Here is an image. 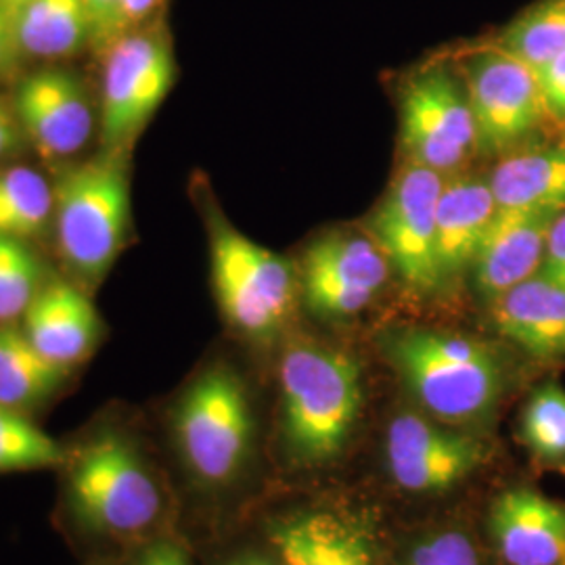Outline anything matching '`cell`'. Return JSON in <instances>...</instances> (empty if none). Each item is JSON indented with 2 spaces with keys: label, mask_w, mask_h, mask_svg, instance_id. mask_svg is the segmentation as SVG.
I'll use <instances>...</instances> for the list:
<instances>
[{
  "label": "cell",
  "mask_w": 565,
  "mask_h": 565,
  "mask_svg": "<svg viewBox=\"0 0 565 565\" xmlns=\"http://www.w3.org/2000/svg\"><path fill=\"white\" fill-rule=\"evenodd\" d=\"M67 375L70 369L46 361L21 327L0 323V406L23 413L49 401Z\"/></svg>",
  "instance_id": "obj_22"
},
{
  "label": "cell",
  "mask_w": 565,
  "mask_h": 565,
  "mask_svg": "<svg viewBox=\"0 0 565 565\" xmlns=\"http://www.w3.org/2000/svg\"><path fill=\"white\" fill-rule=\"evenodd\" d=\"M497 212L488 179H446L436 216V247L445 285L473 266Z\"/></svg>",
  "instance_id": "obj_19"
},
{
  "label": "cell",
  "mask_w": 565,
  "mask_h": 565,
  "mask_svg": "<svg viewBox=\"0 0 565 565\" xmlns=\"http://www.w3.org/2000/svg\"><path fill=\"white\" fill-rule=\"evenodd\" d=\"M401 145L406 162L455 177L480 153L478 126L463 76L446 63L413 74L401 95Z\"/></svg>",
  "instance_id": "obj_8"
},
{
  "label": "cell",
  "mask_w": 565,
  "mask_h": 565,
  "mask_svg": "<svg viewBox=\"0 0 565 565\" xmlns=\"http://www.w3.org/2000/svg\"><path fill=\"white\" fill-rule=\"evenodd\" d=\"M557 214L499 210L473 260V281L492 302L541 273L548 228Z\"/></svg>",
  "instance_id": "obj_17"
},
{
  "label": "cell",
  "mask_w": 565,
  "mask_h": 565,
  "mask_svg": "<svg viewBox=\"0 0 565 565\" xmlns=\"http://www.w3.org/2000/svg\"><path fill=\"white\" fill-rule=\"evenodd\" d=\"M124 160V151H105L63 172L53 186L61 258L82 281H102L126 245L132 203Z\"/></svg>",
  "instance_id": "obj_4"
},
{
  "label": "cell",
  "mask_w": 565,
  "mask_h": 565,
  "mask_svg": "<svg viewBox=\"0 0 565 565\" xmlns=\"http://www.w3.org/2000/svg\"><path fill=\"white\" fill-rule=\"evenodd\" d=\"M446 177L404 163L373 216V239L401 281L417 296L445 287L436 247V216Z\"/></svg>",
  "instance_id": "obj_10"
},
{
  "label": "cell",
  "mask_w": 565,
  "mask_h": 565,
  "mask_svg": "<svg viewBox=\"0 0 565 565\" xmlns=\"http://www.w3.org/2000/svg\"><path fill=\"white\" fill-rule=\"evenodd\" d=\"M15 118L23 139L44 158L78 153L95 130V111L81 78L61 67L25 76L15 93Z\"/></svg>",
  "instance_id": "obj_13"
},
{
  "label": "cell",
  "mask_w": 565,
  "mask_h": 565,
  "mask_svg": "<svg viewBox=\"0 0 565 565\" xmlns=\"http://www.w3.org/2000/svg\"><path fill=\"white\" fill-rule=\"evenodd\" d=\"M539 275L565 287V210L559 212L551 223L548 237H546L545 258Z\"/></svg>",
  "instance_id": "obj_31"
},
{
  "label": "cell",
  "mask_w": 565,
  "mask_h": 565,
  "mask_svg": "<svg viewBox=\"0 0 565 565\" xmlns=\"http://www.w3.org/2000/svg\"><path fill=\"white\" fill-rule=\"evenodd\" d=\"M497 42L532 70L565 51V0H539L511 21Z\"/></svg>",
  "instance_id": "obj_24"
},
{
  "label": "cell",
  "mask_w": 565,
  "mask_h": 565,
  "mask_svg": "<svg viewBox=\"0 0 565 565\" xmlns=\"http://www.w3.org/2000/svg\"><path fill=\"white\" fill-rule=\"evenodd\" d=\"M28 0H0V7L2 9H7L13 18L20 13L21 9H23V4H25Z\"/></svg>",
  "instance_id": "obj_37"
},
{
  "label": "cell",
  "mask_w": 565,
  "mask_h": 565,
  "mask_svg": "<svg viewBox=\"0 0 565 565\" xmlns=\"http://www.w3.org/2000/svg\"><path fill=\"white\" fill-rule=\"evenodd\" d=\"M20 57L15 18L7 9L0 7V76L7 74Z\"/></svg>",
  "instance_id": "obj_33"
},
{
  "label": "cell",
  "mask_w": 565,
  "mask_h": 565,
  "mask_svg": "<svg viewBox=\"0 0 565 565\" xmlns=\"http://www.w3.org/2000/svg\"><path fill=\"white\" fill-rule=\"evenodd\" d=\"M174 438L189 473L207 488L231 484L247 463L254 417L242 380L212 366L186 387L174 413Z\"/></svg>",
  "instance_id": "obj_5"
},
{
  "label": "cell",
  "mask_w": 565,
  "mask_h": 565,
  "mask_svg": "<svg viewBox=\"0 0 565 565\" xmlns=\"http://www.w3.org/2000/svg\"><path fill=\"white\" fill-rule=\"evenodd\" d=\"M226 565H281L277 559L264 557V555H256V553H245L235 559H231Z\"/></svg>",
  "instance_id": "obj_36"
},
{
  "label": "cell",
  "mask_w": 565,
  "mask_h": 565,
  "mask_svg": "<svg viewBox=\"0 0 565 565\" xmlns=\"http://www.w3.org/2000/svg\"><path fill=\"white\" fill-rule=\"evenodd\" d=\"M84 2L93 23V46L103 53L111 42L126 32L120 0H84Z\"/></svg>",
  "instance_id": "obj_30"
},
{
  "label": "cell",
  "mask_w": 565,
  "mask_h": 565,
  "mask_svg": "<svg viewBox=\"0 0 565 565\" xmlns=\"http://www.w3.org/2000/svg\"><path fill=\"white\" fill-rule=\"evenodd\" d=\"M99 128L105 151H124L166 102L177 65L170 39L147 23L120 34L105 51Z\"/></svg>",
  "instance_id": "obj_7"
},
{
  "label": "cell",
  "mask_w": 565,
  "mask_h": 565,
  "mask_svg": "<svg viewBox=\"0 0 565 565\" xmlns=\"http://www.w3.org/2000/svg\"><path fill=\"white\" fill-rule=\"evenodd\" d=\"M55 189L34 168L0 170V235L30 239L53 218Z\"/></svg>",
  "instance_id": "obj_23"
},
{
  "label": "cell",
  "mask_w": 565,
  "mask_h": 565,
  "mask_svg": "<svg viewBox=\"0 0 565 565\" xmlns=\"http://www.w3.org/2000/svg\"><path fill=\"white\" fill-rule=\"evenodd\" d=\"M23 333L42 356L70 369L86 361L102 338V317L70 281H46L23 312Z\"/></svg>",
  "instance_id": "obj_15"
},
{
  "label": "cell",
  "mask_w": 565,
  "mask_h": 565,
  "mask_svg": "<svg viewBox=\"0 0 565 565\" xmlns=\"http://www.w3.org/2000/svg\"><path fill=\"white\" fill-rule=\"evenodd\" d=\"M166 0H120L121 18L126 30L153 23L163 9Z\"/></svg>",
  "instance_id": "obj_34"
},
{
  "label": "cell",
  "mask_w": 565,
  "mask_h": 565,
  "mask_svg": "<svg viewBox=\"0 0 565 565\" xmlns=\"http://www.w3.org/2000/svg\"><path fill=\"white\" fill-rule=\"evenodd\" d=\"M463 81L484 156L524 147L548 118L534 70L497 41L467 57Z\"/></svg>",
  "instance_id": "obj_9"
},
{
  "label": "cell",
  "mask_w": 565,
  "mask_h": 565,
  "mask_svg": "<svg viewBox=\"0 0 565 565\" xmlns=\"http://www.w3.org/2000/svg\"><path fill=\"white\" fill-rule=\"evenodd\" d=\"M268 539L281 565H380L375 532L354 511L302 509L273 522Z\"/></svg>",
  "instance_id": "obj_14"
},
{
  "label": "cell",
  "mask_w": 565,
  "mask_h": 565,
  "mask_svg": "<svg viewBox=\"0 0 565 565\" xmlns=\"http://www.w3.org/2000/svg\"><path fill=\"white\" fill-rule=\"evenodd\" d=\"M15 34L21 57L67 60L93 44V23L84 0H28Z\"/></svg>",
  "instance_id": "obj_21"
},
{
  "label": "cell",
  "mask_w": 565,
  "mask_h": 565,
  "mask_svg": "<svg viewBox=\"0 0 565 565\" xmlns=\"http://www.w3.org/2000/svg\"><path fill=\"white\" fill-rule=\"evenodd\" d=\"M390 270V260L373 237L361 233L324 235L303 254V298L317 317H354L380 296Z\"/></svg>",
  "instance_id": "obj_11"
},
{
  "label": "cell",
  "mask_w": 565,
  "mask_h": 565,
  "mask_svg": "<svg viewBox=\"0 0 565 565\" xmlns=\"http://www.w3.org/2000/svg\"><path fill=\"white\" fill-rule=\"evenodd\" d=\"M65 499L82 532L132 543L160 522L163 494L141 446L120 429H103L67 450Z\"/></svg>",
  "instance_id": "obj_1"
},
{
  "label": "cell",
  "mask_w": 565,
  "mask_h": 565,
  "mask_svg": "<svg viewBox=\"0 0 565 565\" xmlns=\"http://www.w3.org/2000/svg\"><path fill=\"white\" fill-rule=\"evenodd\" d=\"M210 249L212 281L224 319L249 340H273L296 308V268L221 221L212 224Z\"/></svg>",
  "instance_id": "obj_6"
},
{
  "label": "cell",
  "mask_w": 565,
  "mask_h": 565,
  "mask_svg": "<svg viewBox=\"0 0 565 565\" xmlns=\"http://www.w3.org/2000/svg\"><path fill=\"white\" fill-rule=\"evenodd\" d=\"M522 440L543 463H565V390L559 384L539 387L522 415Z\"/></svg>",
  "instance_id": "obj_27"
},
{
  "label": "cell",
  "mask_w": 565,
  "mask_h": 565,
  "mask_svg": "<svg viewBox=\"0 0 565 565\" xmlns=\"http://www.w3.org/2000/svg\"><path fill=\"white\" fill-rule=\"evenodd\" d=\"M404 565H484L480 546L461 530H443L422 539Z\"/></svg>",
  "instance_id": "obj_28"
},
{
  "label": "cell",
  "mask_w": 565,
  "mask_h": 565,
  "mask_svg": "<svg viewBox=\"0 0 565 565\" xmlns=\"http://www.w3.org/2000/svg\"><path fill=\"white\" fill-rule=\"evenodd\" d=\"M135 565H191V559L181 543L156 539L142 548Z\"/></svg>",
  "instance_id": "obj_32"
},
{
  "label": "cell",
  "mask_w": 565,
  "mask_h": 565,
  "mask_svg": "<svg viewBox=\"0 0 565 565\" xmlns=\"http://www.w3.org/2000/svg\"><path fill=\"white\" fill-rule=\"evenodd\" d=\"M488 446L415 413H401L385 434V465L394 484L429 494L461 484L486 461Z\"/></svg>",
  "instance_id": "obj_12"
},
{
  "label": "cell",
  "mask_w": 565,
  "mask_h": 565,
  "mask_svg": "<svg viewBox=\"0 0 565 565\" xmlns=\"http://www.w3.org/2000/svg\"><path fill=\"white\" fill-rule=\"evenodd\" d=\"M490 534L507 565H565V505L511 488L490 509Z\"/></svg>",
  "instance_id": "obj_16"
},
{
  "label": "cell",
  "mask_w": 565,
  "mask_h": 565,
  "mask_svg": "<svg viewBox=\"0 0 565 565\" xmlns=\"http://www.w3.org/2000/svg\"><path fill=\"white\" fill-rule=\"evenodd\" d=\"M494 329L536 359H565V287L543 275L490 302Z\"/></svg>",
  "instance_id": "obj_18"
},
{
  "label": "cell",
  "mask_w": 565,
  "mask_h": 565,
  "mask_svg": "<svg viewBox=\"0 0 565 565\" xmlns=\"http://www.w3.org/2000/svg\"><path fill=\"white\" fill-rule=\"evenodd\" d=\"M67 448L44 434L21 411L0 406V473L63 467Z\"/></svg>",
  "instance_id": "obj_25"
},
{
  "label": "cell",
  "mask_w": 565,
  "mask_h": 565,
  "mask_svg": "<svg viewBox=\"0 0 565 565\" xmlns=\"http://www.w3.org/2000/svg\"><path fill=\"white\" fill-rule=\"evenodd\" d=\"M499 210H565V145H524L501 156L488 177Z\"/></svg>",
  "instance_id": "obj_20"
},
{
  "label": "cell",
  "mask_w": 565,
  "mask_h": 565,
  "mask_svg": "<svg viewBox=\"0 0 565 565\" xmlns=\"http://www.w3.org/2000/svg\"><path fill=\"white\" fill-rule=\"evenodd\" d=\"M21 139L23 135L20 121L15 118V109L0 99V160L13 153L20 147Z\"/></svg>",
  "instance_id": "obj_35"
},
{
  "label": "cell",
  "mask_w": 565,
  "mask_h": 565,
  "mask_svg": "<svg viewBox=\"0 0 565 565\" xmlns=\"http://www.w3.org/2000/svg\"><path fill=\"white\" fill-rule=\"evenodd\" d=\"M46 282L41 258L23 239L0 235V323L21 319Z\"/></svg>",
  "instance_id": "obj_26"
},
{
  "label": "cell",
  "mask_w": 565,
  "mask_h": 565,
  "mask_svg": "<svg viewBox=\"0 0 565 565\" xmlns=\"http://www.w3.org/2000/svg\"><path fill=\"white\" fill-rule=\"evenodd\" d=\"M281 431L285 448L303 467L333 461L363 406L361 364L348 352L300 340L282 352Z\"/></svg>",
  "instance_id": "obj_2"
},
{
  "label": "cell",
  "mask_w": 565,
  "mask_h": 565,
  "mask_svg": "<svg viewBox=\"0 0 565 565\" xmlns=\"http://www.w3.org/2000/svg\"><path fill=\"white\" fill-rule=\"evenodd\" d=\"M551 120L565 121V51L534 70Z\"/></svg>",
  "instance_id": "obj_29"
},
{
  "label": "cell",
  "mask_w": 565,
  "mask_h": 565,
  "mask_svg": "<svg viewBox=\"0 0 565 565\" xmlns=\"http://www.w3.org/2000/svg\"><path fill=\"white\" fill-rule=\"evenodd\" d=\"M384 352L411 394L438 422L473 424L486 419L499 403L501 364L478 340L401 327L385 335Z\"/></svg>",
  "instance_id": "obj_3"
}]
</instances>
